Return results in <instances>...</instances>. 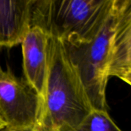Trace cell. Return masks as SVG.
Returning a JSON list of instances; mask_svg holds the SVG:
<instances>
[{"mask_svg":"<svg viewBox=\"0 0 131 131\" xmlns=\"http://www.w3.org/2000/svg\"><path fill=\"white\" fill-rule=\"evenodd\" d=\"M114 0H35L31 25L66 45L90 41L107 18Z\"/></svg>","mask_w":131,"mask_h":131,"instance_id":"cell-3","label":"cell"},{"mask_svg":"<svg viewBox=\"0 0 131 131\" xmlns=\"http://www.w3.org/2000/svg\"><path fill=\"white\" fill-rule=\"evenodd\" d=\"M41 100L24 80L0 66V117L5 131H31L38 122Z\"/></svg>","mask_w":131,"mask_h":131,"instance_id":"cell-4","label":"cell"},{"mask_svg":"<svg viewBox=\"0 0 131 131\" xmlns=\"http://www.w3.org/2000/svg\"><path fill=\"white\" fill-rule=\"evenodd\" d=\"M31 131H46V130H42V129H41V128H38V127H35Z\"/></svg>","mask_w":131,"mask_h":131,"instance_id":"cell-9","label":"cell"},{"mask_svg":"<svg viewBox=\"0 0 131 131\" xmlns=\"http://www.w3.org/2000/svg\"><path fill=\"white\" fill-rule=\"evenodd\" d=\"M74 131H123L107 111L93 109Z\"/></svg>","mask_w":131,"mask_h":131,"instance_id":"cell-7","label":"cell"},{"mask_svg":"<svg viewBox=\"0 0 131 131\" xmlns=\"http://www.w3.org/2000/svg\"><path fill=\"white\" fill-rule=\"evenodd\" d=\"M48 38L42 28L30 25L21 43L24 80L38 95L41 104L47 76Z\"/></svg>","mask_w":131,"mask_h":131,"instance_id":"cell-5","label":"cell"},{"mask_svg":"<svg viewBox=\"0 0 131 131\" xmlns=\"http://www.w3.org/2000/svg\"><path fill=\"white\" fill-rule=\"evenodd\" d=\"M35 0H0V48L20 45L31 25Z\"/></svg>","mask_w":131,"mask_h":131,"instance_id":"cell-6","label":"cell"},{"mask_svg":"<svg viewBox=\"0 0 131 131\" xmlns=\"http://www.w3.org/2000/svg\"><path fill=\"white\" fill-rule=\"evenodd\" d=\"M5 129V125L4 122L2 121V120L0 117V131L4 130Z\"/></svg>","mask_w":131,"mask_h":131,"instance_id":"cell-8","label":"cell"},{"mask_svg":"<svg viewBox=\"0 0 131 131\" xmlns=\"http://www.w3.org/2000/svg\"><path fill=\"white\" fill-rule=\"evenodd\" d=\"M64 45L93 109L107 111L109 78L115 77L131 84V0H114L107 18L92 40Z\"/></svg>","mask_w":131,"mask_h":131,"instance_id":"cell-1","label":"cell"},{"mask_svg":"<svg viewBox=\"0 0 131 131\" xmlns=\"http://www.w3.org/2000/svg\"><path fill=\"white\" fill-rule=\"evenodd\" d=\"M92 110L64 42L49 36L44 97L35 127L46 131H74Z\"/></svg>","mask_w":131,"mask_h":131,"instance_id":"cell-2","label":"cell"}]
</instances>
